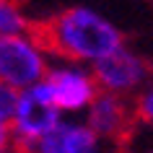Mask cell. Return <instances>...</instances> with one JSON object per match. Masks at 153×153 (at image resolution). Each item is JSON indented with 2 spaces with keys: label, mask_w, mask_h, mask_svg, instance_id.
<instances>
[{
  "label": "cell",
  "mask_w": 153,
  "mask_h": 153,
  "mask_svg": "<svg viewBox=\"0 0 153 153\" xmlns=\"http://www.w3.org/2000/svg\"><path fill=\"white\" fill-rule=\"evenodd\" d=\"M34 31L39 34L49 55L83 65L96 62L120 44H125L120 29L88 5L60 10L42 26H34Z\"/></svg>",
  "instance_id": "cell-1"
},
{
  "label": "cell",
  "mask_w": 153,
  "mask_h": 153,
  "mask_svg": "<svg viewBox=\"0 0 153 153\" xmlns=\"http://www.w3.org/2000/svg\"><path fill=\"white\" fill-rule=\"evenodd\" d=\"M49 49L39 39V34L24 31L0 36V81L16 86L18 91L39 83L49 70Z\"/></svg>",
  "instance_id": "cell-2"
},
{
  "label": "cell",
  "mask_w": 153,
  "mask_h": 153,
  "mask_svg": "<svg viewBox=\"0 0 153 153\" xmlns=\"http://www.w3.org/2000/svg\"><path fill=\"white\" fill-rule=\"evenodd\" d=\"M60 117H62V112L55 106L44 78L24 88L18 96L16 112L8 122L10 135H13V148L16 151H34L36 143L60 122Z\"/></svg>",
  "instance_id": "cell-3"
},
{
  "label": "cell",
  "mask_w": 153,
  "mask_h": 153,
  "mask_svg": "<svg viewBox=\"0 0 153 153\" xmlns=\"http://www.w3.org/2000/svg\"><path fill=\"white\" fill-rule=\"evenodd\" d=\"M91 73L101 91L120 94V96H137L153 78L148 60L125 44L112 49L101 60L91 62Z\"/></svg>",
  "instance_id": "cell-4"
},
{
  "label": "cell",
  "mask_w": 153,
  "mask_h": 153,
  "mask_svg": "<svg viewBox=\"0 0 153 153\" xmlns=\"http://www.w3.org/2000/svg\"><path fill=\"white\" fill-rule=\"evenodd\" d=\"M44 81L49 86L52 101L62 114H78L86 112L94 96L99 94V83L94 78L91 68L83 62L62 60L60 65H49Z\"/></svg>",
  "instance_id": "cell-5"
},
{
  "label": "cell",
  "mask_w": 153,
  "mask_h": 153,
  "mask_svg": "<svg viewBox=\"0 0 153 153\" xmlns=\"http://www.w3.org/2000/svg\"><path fill=\"white\" fill-rule=\"evenodd\" d=\"M86 122L101 137V143L104 140L122 143V137H127L132 125L137 122L135 96H120V94H109L99 88V94L86 109Z\"/></svg>",
  "instance_id": "cell-6"
},
{
  "label": "cell",
  "mask_w": 153,
  "mask_h": 153,
  "mask_svg": "<svg viewBox=\"0 0 153 153\" xmlns=\"http://www.w3.org/2000/svg\"><path fill=\"white\" fill-rule=\"evenodd\" d=\"M101 148V137L94 132L88 122L60 117L55 127L42 137L34 151L39 153H91Z\"/></svg>",
  "instance_id": "cell-7"
},
{
  "label": "cell",
  "mask_w": 153,
  "mask_h": 153,
  "mask_svg": "<svg viewBox=\"0 0 153 153\" xmlns=\"http://www.w3.org/2000/svg\"><path fill=\"white\" fill-rule=\"evenodd\" d=\"M31 18L18 0H0V36L31 31Z\"/></svg>",
  "instance_id": "cell-8"
},
{
  "label": "cell",
  "mask_w": 153,
  "mask_h": 153,
  "mask_svg": "<svg viewBox=\"0 0 153 153\" xmlns=\"http://www.w3.org/2000/svg\"><path fill=\"white\" fill-rule=\"evenodd\" d=\"M18 96H21V91L16 86L0 81V120L3 122H10V117L18 106Z\"/></svg>",
  "instance_id": "cell-9"
},
{
  "label": "cell",
  "mask_w": 153,
  "mask_h": 153,
  "mask_svg": "<svg viewBox=\"0 0 153 153\" xmlns=\"http://www.w3.org/2000/svg\"><path fill=\"white\" fill-rule=\"evenodd\" d=\"M135 114L137 122H145L148 127H153V83H148L135 96Z\"/></svg>",
  "instance_id": "cell-10"
},
{
  "label": "cell",
  "mask_w": 153,
  "mask_h": 153,
  "mask_svg": "<svg viewBox=\"0 0 153 153\" xmlns=\"http://www.w3.org/2000/svg\"><path fill=\"white\" fill-rule=\"evenodd\" d=\"M13 148V135H10V125L0 120V153Z\"/></svg>",
  "instance_id": "cell-11"
}]
</instances>
